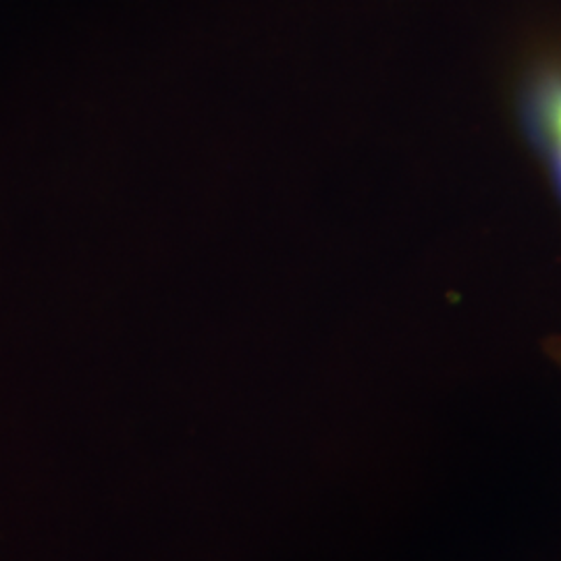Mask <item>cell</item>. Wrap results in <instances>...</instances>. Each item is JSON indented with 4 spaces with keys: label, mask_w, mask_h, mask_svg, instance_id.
Segmentation results:
<instances>
[{
    "label": "cell",
    "mask_w": 561,
    "mask_h": 561,
    "mask_svg": "<svg viewBox=\"0 0 561 561\" xmlns=\"http://www.w3.org/2000/svg\"><path fill=\"white\" fill-rule=\"evenodd\" d=\"M545 117L561 159V83H553L545 96Z\"/></svg>",
    "instance_id": "obj_1"
}]
</instances>
